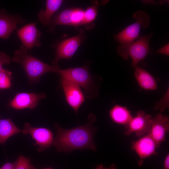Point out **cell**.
Masks as SVG:
<instances>
[{"label": "cell", "instance_id": "obj_7", "mask_svg": "<svg viewBox=\"0 0 169 169\" xmlns=\"http://www.w3.org/2000/svg\"><path fill=\"white\" fill-rule=\"evenodd\" d=\"M22 132L25 135H30L35 141L34 146H37L38 151L41 152L53 145V134L49 129L43 127H34L28 123L24 124Z\"/></svg>", "mask_w": 169, "mask_h": 169}, {"label": "cell", "instance_id": "obj_21", "mask_svg": "<svg viewBox=\"0 0 169 169\" xmlns=\"http://www.w3.org/2000/svg\"><path fill=\"white\" fill-rule=\"evenodd\" d=\"M12 73L3 69L0 72V89H7L12 86Z\"/></svg>", "mask_w": 169, "mask_h": 169}, {"label": "cell", "instance_id": "obj_16", "mask_svg": "<svg viewBox=\"0 0 169 169\" xmlns=\"http://www.w3.org/2000/svg\"><path fill=\"white\" fill-rule=\"evenodd\" d=\"M75 8L65 9L54 16L50 22L49 31H53L58 25H70L75 27Z\"/></svg>", "mask_w": 169, "mask_h": 169}, {"label": "cell", "instance_id": "obj_17", "mask_svg": "<svg viewBox=\"0 0 169 169\" xmlns=\"http://www.w3.org/2000/svg\"><path fill=\"white\" fill-rule=\"evenodd\" d=\"M63 0H47L44 9H41L38 17L41 23L46 26H49L52 17L62 5Z\"/></svg>", "mask_w": 169, "mask_h": 169}, {"label": "cell", "instance_id": "obj_24", "mask_svg": "<svg viewBox=\"0 0 169 169\" xmlns=\"http://www.w3.org/2000/svg\"><path fill=\"white\" fill-rule=\"evenodd\" d=\"M10 62V57L5 53L0 51V72L3 69L4 64H9Z\"/></svg>", "mask_w": 169, "mask_h": 169}, {"label": "cell", "instance_id": "obj_12", "mask_svg": "<svg viewBox=\"0 0 169 169\" xmlns=\"http://www.w3.org/2000/svg\"><path fill=\"white\" fill-rule=\"evenodd\" d=\"M17 34L22 45L28 50L35 47H39L41 45V33L35 23L25 25L17 30Z\"/></svg>", "mask_w": 169, "mask_h": 169}, {"label": "cell", "instance_id": "obj_10", "mask_svg": "<svg viewBox=\"0 0 169 169\" xmlns=\"http://www.w3.org/2000/svg\"><path fill=\"white\" fill-rule=\"evenodd\" d=\"M46 97V94L44 93L19 92L10 100L8 105L16 110L33 109L37 107L40 100Z\"/></svg>", "mask_w": 169, "mask_h": 169}, {"label": "cell", "instance_id": "obj_1", "mask_svg": "<svg viewBox=\"0 0 169 169\" xmlns=\"http://www.w3.org/2000/svg\"><path fill=\"white\" fill-rule=\"evenodd\" d=\"M96 120L95 115L91 113L84 125L69 129H63L55 123L54 127L56 131V136L53 145L58 152L68 153L74 150L84 149L96 151L94 137L97 128L93 125Z\"/></svg>", "mask_w": 169, "mask_h": 169}, {"label": "cell", "instance_id": "obj_5", "mask_svg": "<svg viewBox=\"0 0 169 169\" xmlns=\"http://www.w3.org/2000/svg\"><path fill=\"white\" fill-rule=\"evenodd\" d=\"M133 17L136 20L135 23L114 36L115 40L120 44L128 43L136 40L140 37L141 28H146L149 26L150 17L145 11H138L134 14Z\"/></svg>", "mask_w": 169, "mask_h": 169}, {"label": "cell", "instance_id": "obj_26", "mask_svg": "<svg viewBox=\"0 0 169 169\" xmlns=\"http://www.w3.org/2000/svg\"><path fill=\"white\" fill-rule=\"evenodd\" d=\"M16 164V161L13 162H7L2 166L0 169H14Z\"/></svg>", "mask_w": 169, "mask_h": 169}, {"label": "cell", "instance_id": "obj_11", "mask_svg": "<svg viewBox=\"0 0 169 169\" xmlns=\"http://www.w3.org/2000/svg\"><path fill=\"white\" fill-rule=\"evenodd\" d=\"M169 131V118L158 113L151 119L150 130L147 134L154 141L158 147L165 140L166 135Z\"/></svg>", "mask_w": 169, "mask_h": 169}, {"label": "cell", "instance_id": "obj_30", "mask_svg": "<svg viewBox=\"0 0 169 169\" xmlns=\"http://www.w3.org/2000/svg\"><path fill=\"white\" fill-rule=\"evenodd\" d=\"M0 118H1V117L0 116Z\"/></svg>", "mask_w": 169, "mask_h": 169}, {"label": "cell", "instance_id": "obj_22", "mask_svg": "<svg viewBox=\"0 0 169 169\" xmlns=\"http://www.w3.org/2000/svg\"><path fill=\"white\" fill-rule=\"evenodd\" d=\"M14 169H37L31 163L29 158L20 155L17 158Z\"/></svg>", "mask_w": 169, "mask_h": 169}, {"label": "cell", "instance_id": "obj_4", "mask_svg": "<svg viewBox=\"0 0 169 169\" xmlns=\"http://www.w3.org/2000/svg\"><path fill=\"white\" fill-rule=\"evenodd\" d=\"M152 35L151 33L141 36L132 42L120 44L117 50L118 54L125 60L130 57L132 66L134 68L137 66L140 62L143 61L149 53L150 49L149 44Z\"/></svg>", "mask_w": 169, "mask_h": 169}, {"label": "cell", "instance_id": "obj_9", "mask_svg": "<svg viewBox=\"0 0 169 169\" xmlns=\"http://www.w3.org/2000/svg\"><path fill=\"white\" fill-rule=\"evenodd\" d=\"M60 84L67 103L77 115L79 108L85 100L84 95L80 87L75 83L61 77Z\"/></svg>", "mask_w": 169, "mask_h": 169}, {"label": "cell", "instance_id": "obj_8", "mask_svg": "<svg viewBox=\"0 0 169 169\" xmlns=\"http://www.w3.org/2000/svg\"><path fill=\"white\" fill-rule=\"evenodd\" d=\"M152 116L143 110L138 111L136 115L125 125L124 133L126 136L134 133L138 137L147 134L150 130Z\"/></svg>", "mask_w": 169, "mask_h": 169}, {"label": "cell", "instance_id": "obj_15", "mask_svg": "<svg viewBox=\"0 0 169 169\" xmlns=\"http://www.w3.org/2000/svg\"><path fill=\"white\" fill-rule=\"evenodd\" d=\"M134 69L135 78L141 88L149 90H157L156 82L151 74L144 69L138 66Z\"/></svg>", "mask_w": 169, "mask_h": 169}, {"label": "cell", "instance_id": "obj_14", "mask_svg": "<svg viewBox=\"0 0 169 169\" xmlns=\"http://www.w3.org/2000/svg\"><path fill=\"white\" fill-rule=\"evenodd\" d=\"M158 147L154 141L147 134L131 142L132 149L137 154L141 160L157 154L156 150Z\"/></svg>", "mask_w": 169, "mask_h": 169}, {"label": "cell", "instance_id": "obj_27", "mask_svg": "<svg viewBox=\"0 0 169 169\" xmlns=\"http://www.w3.org/2000/svg\"><path fill=\"white\" fill-rule=\"evenodd\" d=\"M94 169H117V168L116 165L114 164H111L108 167H104L102 164H101L96 166Z\"/></svg>", "mask_w": 169, "mask_h": 169}, {"label": "cell", "instance_id": "obj_20", "mask_svg": "<svg viewBox=\"0 0 169 169\" xmlns=\"http://www.w3.org/2000/svg\"><path fill=\"white\" fill-rule=\"evenodd\" d=\"M99 6V3L95 2L84 11L83 25L87 29L90 28V25L92 26L93 22L97 16Z\"/></svg>", "mask_w": 169, "mask_h": 169}, {"label": "cell", "instance_id": "obj_3", "mask_svg": "<svg viewBox=\"0 0 169 169\" xmlns=\"http://www.w3.org/2000/svg\"><path fill=\"white\" fill-rule=\"evenodd\" d=\"M60 76L70 80L82 88L84 95L87 98L98 96L99 86L97 79L100 77L92 76L89 71L88 65H84L80 67L59 70L57 73Z\"/></svg>", "mask_w": 169, "mask_h": 169}, {"label": "cell", "instance_id": "obj_19", "mask_svg": "<svg viewBox=\"0 0 169 169\" xmlns=\"http://www.w3.org/2000/svg\"><path fill=\"white\" fill-rule=\"evenodd\" d=\"M21 132L11 119L0 118V144L4 145L9 138Z\"/></svg>", "mask_w": 169, "mask_h": 169}, {"label": "cell", "instance_id": "obj_6", "mask_svg": "<svg viewBox=\"0 0 169 169\" xmlns=\"http://www.w3.org/2000/svg\"><path fill=\"white\" fill-rule=\"evenodd\" d=\"M86 38L84 30L81 29L78 35L60 41L55 46V57L52 64H58L61 59H70Z\"/></svg>", "mask_w": 169, "mask_h": 169}, {"label": "cell", "instance_id": "obj_29", "mask_svg": "<svg viewBox=\"0 0 169 169\" xmlns=\"http://www.w3.org/2000/svg\"><path fill=\"white\" fill-rule=\"evenodd\" d=\"M43 169H52V168L51 167H50L45 168Z\"/></svg>", "mask_w": 169, "mask_h": 169}, {"label": "cell", "instance_id": "obj_23", "mask_svg": "<svg viewBox=\"0 0 169 169\" xmlns=\"http://www.w3.org/2000/svg\"><path fill=\"white\" fill-rule=\"evenodd\" d=\"M169 108V89L163 97L157 103L154 107L155 110H159L161 113L166 108Z\"/></svg>", "mask_w": 169, "mask_h": 169}, {"label": "cell", "instance_id": "obj_13", "mask_svg": "<svg viewBox=\"0 0 169 169\" xmlns=\"http://www.w3.org/2000/svg\"><path fill=\"white\" fill-rule=\"evenodd\" d=\"M26 20L19 15H11L4 9H0V38L7 39L18 24H23Z\"/></svg>", "mask_w": 169, "mask_h": 169}, {"label": "cell", "instance_id": "obj_28", "mask_svg": "<svg viewBox=\"0 0 169 169\" xmlns=\"http://www.w3.org/2000/svg\"><path fill=\"white\" fill-rule=\"evenodd\" d=\"M163 169H169V155H166L164 161L163 168Z\"/></svg>", "mask_w": 169, "mask_h": 169}, {"label": "cell", "instance_id": "obj_2", "mask_svg": "<svg viewBox=\"0 0 169 169\" xmlns=\"http://www.w3.org/2000/svg\"><path fill=\"white\" fill-rule=\"evenodd\" d=\"M28 50L21 45L14 52L12 60L21 65L30 84L38 82L40 77L47 73H57L58 70L60 69L58 64L49 65L29 54Z\"/></svg>", "mask_w": 169, "mask_h": 169}, {"label": "cell", "instance_id": "obj_18", "mask_svg": "<svg viewBox=\"0 0 169 169\" xmlns=\"http://www.w3.org/2000/svg\"><path fill=\"white\" fill-rule=\"evenodd\" d=\"M109 115L113 122L125 125L132 118L130 111L127 108L118 105H115L111 108Z\"/></svg>", "mask_w": 169, "mask_h": 169}, {"label": "cell", "instance_id": "obj_25", "mask_svg": "<svg viewBox=\"0 0 169 169\" xmlns=\"http://www.w3.org/2000/svg\"><path fill=\"white\" fill-rule=\"evenodd\" d=\"M168 44L162 47L156 51V53L163 54L167 56L169 55Z\"/></svg>", "mask_w": 169, "mask_h": 169}]
</instances>
